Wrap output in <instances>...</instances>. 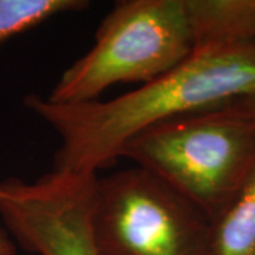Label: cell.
<instances>
[{
    "label": "cell",
    "mask_w": 255,
    "mask_h": 255,
    "mask_svg": "<svg viewBox=\"0 0 255 255\" xmlns=\"http://www.w3.org/2000/svg\"><path fill=\"white\" fill-rule=\"evenodd\" d=\"M121 157L157 176L211 220L255 163V114L240 102L149 128Z\"/></svg>",
    "instance_id": "7a4b0ae2"
},
{
    "label": "cell",
    "mask_w": 255,
    "mask_h": 255,
    "mask_svg": "<svg viewBox=\"0 0 255 255\" xmlns=\"http://www.w3.org/2000/svg\"><path fill=\"white\" fill-rule=\"evenodd\" d=\"M254 95L255 44H247L196 50L174 70L114 100L57 104L30 94L24 102L61 140L55 170L97 174L146 129Z\"/></svg>",
    "instance_id": "6da1fadb"
},
{
    "label": "cell",
    "mask_w": 255,
    "mask_h": 255,
    "mask_svg": "<svg viewBox=\"0 0 255 255\" xmlns=\"http://www.w3.org/2000/svg\"><path fill=\"white\" fill-rule=\"evenodd\" d=\"M236 102H240L243 107H246L247 110H250L251 112L255 114V95L254 97H250V98H244V100L236 101Z\"/></svg>",
    "instance_id": "30bf717a"
},
{
    "label": "cell",
    "mask_w": 255,
    "mask_h": 255,
    "mask_svg": "<svg viewBox=\"0 0 255 255\" xmlns=\"http://www.w3.org/2000/svg\"><path fill=\"white\" fill-rule=\"evenodd\" d=\"M97 174L53 170L34 182L0 180V219L38 255H100L92 230Z\"/></svg>",
    "instance_id": "5b68a950"
},
{
    "label": "cell",
    "mask_w": 255,
    "mask_h": 255,
    "mask_svg": "<svg viewBox=\"0 0 255 255\" xmlns=\"http://www.w3.org/2000/svg\"><path fill=\"white\" fill-rule=\"evenodd\" d=\"M17 247L6 228L0 227V255H16Z\"/></svg>",
    "instance_id": "9c48e42d"
},
{
    "label": "cell",
    "mask_w": 255,
    "mask_h": 255,
    "mask_svg": "<svg viewBox=\"0 0 255 255\" xmlns=\"http://www.w3.org/2000/svg\"><path fill=\"white\" fill-rule=\"evenodd\" d=\"M193 53L184 0L119 1L102 20L90 51L61 74L46 98L95 101L115 84L153 81Z\"/></svg>",
    "instance_id": "3957f363"
},
{
    "label": "cell",
    "mask_w": 255,
    "mask_h": 255,
    "mask_svg": "<svg viewBox=\"0 0 255 255\" xmlns=\"http://www.w3.org/2000/svg\"><path fill=\"white\" fill-rule=\"evenodd\" d=\"M209 220L143 167L97 177L92 230L100 255H204Z\"/></svg>",
    "instance_id": "277c9868"
},
{
    "label": "cell",
    "mask_w": 255,
    "mask_h": 255,
    "mask_svg": "<svg viewBox=\"0 0 255 255\" xmlns=\"http://www.w3.org/2000/svg\"><path fill=\"white\" fill-rule=\"evenodd\" d=\"M196 50L255 44V0H184Z\"/></svg>",
    "instance_id": "8992f818"
},
{
    "label": "cell",
    "mask_w": 255,
    "mask_h": 255,
    "mask_svg": "<svg viewBox=\"0 0 255 255\" xmlns=\"http://www.w3.org/2000/svg\"><path fill=\"white\" fill-rule=\"evenodd\" d=\"M204 255H255V163L227 204L209 221Z\"/></svg>",
    "instance_id": "52a82bcc"
},
{
    "label": "cell",
    "mask_w": 255,
    "mask_h": 255,
    "mask_svg": "<svg viewBox=\"0 0 255 255\" xmlns=\"http://www.w3.org/2000/svg\"><path fill=\"white\" fill-rule=\"evenodd\" d=\"M87 6L84 0H0V46L54 16Z\"/></svg>",
    "instance_id": "ba28073f"
}]
</instances>
